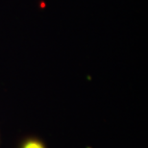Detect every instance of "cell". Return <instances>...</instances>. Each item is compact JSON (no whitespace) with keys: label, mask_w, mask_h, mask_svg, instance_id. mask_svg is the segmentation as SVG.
Here are the masks:
<instances>
[{"label":"cell","mask_w":148,"mask_h":148,"mask_svg":"<svg viewBox=\"0 0 148 148\" xmlns=\"http://www.w3.org/2000/svg\"><path fill=\"white\" fill-rule=\"evenodd\" d=\"M20 148H45V145L38 138H27V140H23Z\"/></svg>","instance_id":"1"}]
</instances>
